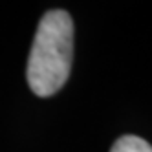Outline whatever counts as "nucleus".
I'll use <instances>...</instances> for the list:
<instances>
[{
	"instance_id": "1",
	"label": "nucleus",
	"mask_w": 152,
	"mask_h": 152,
	"mask_svg": "<svg viewBox=\"0 0 152 152\" xmlns=\"http://www.w3.org/2000/svg\"><path fill=\"white\" fill-rule=\"evenodd\" d=\"M73 57V20L64 9H51L39 22L28 61V83L39 97L57 94L68 81Z\"/></svg>"
},
{
	"instance_id": "2",
	"label": "nucleus",
	"mask_w": 152,
	"mask_h": 152,
	"mask_svg": "<svg viewBox=\"0 0 152 152\" xmlns=\"http://www.w3.org/2000/svg\"><path fill=\"white\" fill-rule=\"evenodd\" d=\"M110 152H152V145L137 136H121L112 145Z\"/></svg>"
}]
</instances>
